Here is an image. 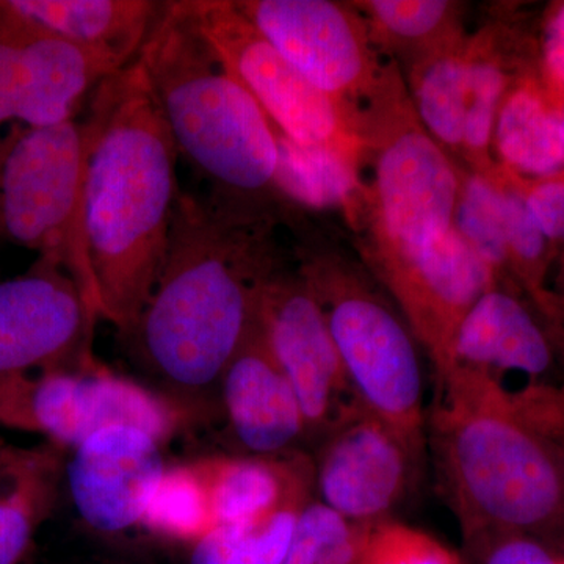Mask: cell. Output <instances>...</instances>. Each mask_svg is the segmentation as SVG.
<instances>
[{"mask_svg": "<svg viewBox=\"0 0 564 564\" xmlns=\"http://www.w3.org/2000/svg\"><path fill=\"white\" fill-rule=\"evenodd\" d=\"M265 210L180 192L150 300L120 334L147 388L191 425L217 422L218 388L276 274Z\"/></svg>", "mask_w": 564, "mask_h": 564, "instance_id": "obj_1", "label": "cell"}, {"mask_svg": "<svg viewBox=\"0 0 564 564\" xmlns=\"http://www.w3.org/2000/svg\"><path fill=\"white\" fill-rule=\"evenodd\" d=\"M85 228L99 313L124 334L161 273L182 188L172 133L139 61L90 95Z\"/></svg>", "mask_w": 564, "mask_h": 564, "instance_id": "obj_2", "label": "cell"}, {"mask_svg": "<svg viewBox=\"0 0 564 564\" xmlns=\"http://www.w3.org/2000/svg\"><path fill=\"white\" fill-rule=\"evenodd\" d=\"M426 444L467 545L564 533V452L488 386L458 369L436 380Z\"/></svg>", "mask_w": 564, "mask_h": 564, "instance_id": "obj_3", "label": "cell"}, {"mask_svg": "<svg viewBox=\"0 0 564 564\" xmlns=\"http://www.w3.org/2000/svg\"><path fill=\"white\" fill-rule=\"evenodd\" d=\"M137 61L180 158L209 184L210 198L265 210L269 193L281 192L278 133L177 0L163 2Z\"/></svg>", "mask_w": 564, "mask_h": 564, "instance_id": "obj_4", "label": "cell"}, {"mask_svg": "<svg viewBox=\"0 0 564 564\" xmlns=\"http://www.w3.org/2000/svg\"><path fill=\"white\" fill-rule=\"evenodd\" d=\"M84 121L22 128L0 143V220L11 242L68 273L99 314L85 228Z\"/></svg>", "mask_w": 564, "mask_h": 564, "instance_id": "obj_5", "label": "cell"}, {"mask_svg": "<svg viewBox=\"0 0 564 564\" xmlns=\"http://www.w3.org/2000/svg\"><path fill=\"white\" fill-rule=\"evenodd\" d=\"M300 276L321 304L359 402L421 463L429 411L413 334L373 293L317 259L304 263Z\"/></svg>", "mask_w": 564, "mask_h": 564, "instance_id": "obj_6", "label": "cell"}, {"mask_svg": "<svg viewBox=\"0 0 564 564\" xmlns=\"http://www.w3.org/2000/svg\"><path fill=\"white\" fill-rule=\"evenodd\" d=\"M0 425L41 434L69 452L106 426H139L166 445L191 423L147 386L102 369L0 377Z\"/></svg>", "mask_w": 564, "mask_h": 564, "instance_id": "obj_7", "label": "cell"}, {"mask_svg": "<svg viewBox=\"0 0 564 564\" xmlns=\"http://www.w3.org/2000/svg\"><path fill=\"white\" fill-rule=\"evenodd\" d=\"M193 28L226 69L278 126L302 147L350 155V133L339 99L315 87L245 20L232 0H177Z\"/></svg>", "mask_w": 564, "mask_h": 564, "instance_id": "obj_8", "label": "cell"}, {"mask_svg": "<svg viewBox=\"0 0 564 564\" xmlns=\"http://www.w3.org/2000/svg\"><path fill=\"white\" fill-rule=\"evenodd\" d=\"M99 318L68 273L40 258L0 282V377L106 369L93 352Z\"/></svg>", "mask_w": 564, "mask_h": 564, "instance_id": "obj_9", "label": "cell"}, {"mask_svg": "<svg viewBox=\"0 0 564 564\" xmlns=\"http://www.w3.org/2000/svg\"><path fill=\"white\" fill-rule=\"evenodd\" d=\"M259 322L302 406L307 445H318L362 408L321 304L302 276L276 273L263 292Z\"/></svg>", "mask_w": 564, "mask_h": 564, "instance_id": "obj_10", "label": "cell"}, {"mask_svg": "<svg viewBox=\"0 0 564 564\" xmlns=\"http://www.w3.org/2000/svg\"><path fill=\"white\" fill-rule=\"evenodd\" d=\"M122 68L33 28L0 0V129L14 121L47 128L74 120L84 99Z\"/></svg>", "mask_w": 564, "mask_h": 564, "instance_id": "obj_11", "label": "cell"}, {"mask_svg": "<svg viewBox=\"0 0 564 564\" xmlns=\"http://www.w3.org/2000/svg\"><path fill=\"white\" fill-rule=\"evenodd\" d=\"M65 454L63 485L82 524L102 538L141 530L170 466L165 444L139 426L111 425Z\"/></svg>", "mask_w": 564, "mask_h": 564, "instance_id": "obj_12", "label": "cell"}, {"mask_svg": "<svg viewBox=\"0 0 564 564\" xmlns=\"http://www.w3.org/2000/svg\"><path fill=\"white\" fill-rule=\"evenodd\" d=\"M413 455L380 419L359 408L318 444V500L362 524L384 521L410 488Z\"/></svg>", "mask_w": 564, "mask_h": 564, "instance_id": "obj_13", "label": "cell"}, {"mask_svg": "<svg viewBox=\"0 0 564 564\" xmlns=\"http://www.w3.org/2000/svg\"><path fill=\"white\" fill-rule=\"evenodd\" d=\"M237 11L293 68L340 99L369 70V54L350 14L328 0H232Z\"/></svg>", "mask_w": 564, "mask_h": 564, "instance_id": "obj_14", "label": "cell"}, {"mask_svg": "<svg viewBox=\"0 0 564 564\" xmlns=\"http://www.w3.org/2000/svg\"><path fill=\"white\" fill-rule=\"evenodd\" d=\"M217 422L225 425L231 455L281 456L307 445L302 406L270 350L261 322L223 373Z\"/></svg>", "mask_w": 564, "mask_h": 564, "instance_id": "obj_15", "label": "cell"}, {"mask_svg": "<svg viewBox=\"0 0 564 564\" xmlns=\"http://www.w3.org/2000/svg\"><path fill=\"white\" fill-rule=\"evenodd\" d=\"M377 191L381 220L399 258L393 265L454 228L458 180L426 133H400L384 148L378 159Z\"/></svg>", "mask_w": 564, "mask_h": 564, "instance_id": "obj_16", "label": "cell"}, {"mask_svg": "<svg viewBox=\"0 0 564 564\" xmlns=\"http://www.w3.org/2000/svg\"><path fill=\"white\" fill-rule=\"evenodd\" d=\"M551 366L543 332L518 300L496 289L474 303L456 329L451 370L469 373L494 392L513 375L540 380Z\"/></svg>", "mask_w": 564, "mask_h": 564, "instance_id": "obj_17", "label": "cell"}, {"mask_svg": "<svg viewBox=\"0 0 564 564\" xmlns=\"http://www.w3.org/2000/svg\"><path fill=\"white\" fill-rule=\"evenodd\" d=\"M214 527L242 524L272 513L292 497L314 491V462L304 452L281 456L198 458Z\"/></svg>", "mask_w": 564, "mask_h": 564, "instance_id": "obj_18", "label": "cell"}, {"mask_svg": "<svg viewBox=\"0 0 564 564\" xmlns=\"http://www.w3.org/2000/svg\"><path fill=\"white\" fill-rule=\"evenodd\" d=\"M21 20L128 66L163 9L154 0H6Z\"/></svg>", "mask_w": 564, "mask_h": 564, "instance_id": "obj_19", "label": "cell"}, {"mask_svg": "<svg viewBox=\"0 0 564 564\" xmlns=\"http://www.w3.org/2000/svg\"><path fill=\"white\" fill-rule=\"evenodd\" d=\"M65 452L9 445L0 454V564H20L63 486Z\"/></svg>", "mask_w": 564, "mask_h": 564, "instance_id": "obj_20", "label": "cell"}, {"mask_svg": "<svg viewBox=\"0 0 564 564\" xmlns=\"http://www.w3.org/2000/svg\"><path fill=\"white\" fill-rule=\"evenodd\" d=\"M313 492L242 524L218 525L188 544L187 564H284L296 518Z\"/></svg>", "mask_w": 564, "mask_h": 564, "instance_id": "obj_21", "label": "cell"}, {"mask_svg": "<svg viewBox=\"0 0 564 564\" xmlns=\"http://www.w3.org/2000/svg\"><path fill=\"white\" fill-rule=\"evenodd\" d=\"M496 139L505 161L521 172L554 176L564 169L562 121L549 113L532 93H514L505 102Z\"/></svg>", "mask_w": 564, "mask_h": 564, "instance_id": "obj_22", "label": "cell"}, {"mask_svg": "<svg viewBox=\"0 0 564 564\" xmlns=\"http://www.w3.org/2000/svg\"><path fill=\"white\" fill-rule=\"evenodd\" d=\"M278 187L311 207H332L350 198L355 187L350 155L326 148L302 147L278 133Z\"/></svg>", "mask_w": 564, "mask_h": 564, "instance_id": "obj_23", "label": "cell"}, {"mask_svg": "<svg viewBox=\"0 0 564 564\" xmlns=\"http://www.w3.org/2000/svg\"><path fill=\"white\" fill-rule=\"evenodd\" d=\"M214 529L209 499L195 464H170L144 514V530L170 543L192 544Z\"/></svg>", "mask_w": 564, "mask_h": 564, "instance_id": "obj_24", "label": "cell"}, {"mask_svg": "<svg viewBox=\"0 0 564 564\" xmlns=\"http://www.w3.org/2000/svg\"><path fill=\"white\" fill-rule=\"evenodd\" d=\"M372 525L351 521L322 500H307L284 564H356Z\"/></svg>", "mask_w": 564, "mask_h": 564, "instance_id": "obj_25", "label": "cell"}, {"mask_svg": "<svg viewBox=\"0 0 564 564\" xmlns=\"http://www.w3.org/2000/svg\"><path fill=\"white\" fill-rule=\"evenodd\" d=\"M469 96V63L451 54L436 58L417 85V107L429 131L447 147L463 144Z\"/></svg>", "mask_w": 564, "mask_h": 564, "instance_id": "obj_26", "label": "cell"}, {"mask_svg": "<svg viewBox=\"0 0 564 564\" xmlns=\"http://www.w3.org/2000/svg\"><path fill=\"white\" fill-rule=\"evenodd\" d=\"M455 229L484 261L494 267L503 261L505 239L502 193L480 176L470 177L458 196Z\"/></svg>", "mask_w": 564, "mask_h": 564, "instance_id": "obj_27", "label": "cell"}, {"mask_svg": "<svg viewBox=\"0 0 564 564\" xmlns=\"http://www.w3.org/2000/svg\"><path fill=\"white\" fill-rule=\"evenodd\" d=\"M356 564H464L456 552L432 534L384 521L372 525Z\"/></svg>", "mask_w": 564, "mask_h": 564, "instance_id": "obj_28", "label": "cell"}, {"mask_svg": "<svg viewBox=\"0 0 564 564\" xmlns=\"http://www.w3.org/2000/svg\"><path fill=\"white\" fill-rule=\"evenodd\" d=\"M503 84L502 73L492 63H469V96L464 118L463 143L475 155L485 151L491 140Z\"/></svg>", "mask_w": 564, "mask_h": 564, "instance_id": "obj_29", "label": "cell"}, {"mask_svg": "<svg viewBox=\"0 0 564 564\" xmlns=\"http://www.w3.org/2000/svg\"><path fill=\"white\" fill-rule=\"evenodd\" d=\"M375 20L400 39H422L436 31L451 9L437 0H377L370 2Z\"/></svg>", "mask_w": 564, "mask_h": 564, "instance_id": "obj_30", "label": "cell"}, {"mask_svg": "<svg viewBox=\"0 0 564 564\" xmlns=\"http://www.w3.org/2000/svg\"><path fill=\"white\" fill-rule=\"evenodd\" d=\"M467 547L478 564H564L541 541L522 534H499Z\"/></svg>", "mask_w": 564, "mask_h": 564, "instance_id": "obj_31", "label": "cell"}, {"mask_svg": "<svg viewBox=\"0 0 564 564\" xmlns=\"http://www.w3.org/2000/svg\"><path fill=\"white\" fill-rule=\"evenodd\" d=\"M505 239L508 248L527 261L543 252L544 234L534 221L527 199L516 193H502Z\"/></svg>", "mask_w": 564, "mask_h": 564, "instance_id": "obj_32", "label": "cell"}, {"mask_svg": "<svg viewBox=\"0 0 564 564\" xmlns=\"http://www.w3.org/2000/svg\"><path fill=\"white\" fill-rule=\"evenodd\" d=\"M544 50L549 69L564 84V7L549 25Z\"/></svg>", "mask_w": 564, "mask_h": 564, "instance_id": "obj_33", "label": "cell"}, {"mask_svg": "<svg viewBox=\"0 0 564 564\" xmlns=\"http://www.w3.org/2000/svg\"><path fill=\"white\" fill-rule=\"evenodd\" d=\"M77 564H141L139 562H133V560L124 558V556L118 555H99V556H88L84 562Z\"/></svg>", "mask_w": 564, "mask_h": 564, "instance_id": "obj_34", "label": "cell"}, {"mask_svg": "<svg viewBox=\"0 0 564 564\" xmlns=\"http://www.w3.org/2000/svg\"><path fill=\"white\" fill-rule=\"evenodd\" d=\"M7 447H9V444H7L6 441H3L2 437H0V454H2V452L6 451Z\"/></svg>", "mask_w": 564, "mask_h": 564, "instance_id": "obj_35", "label": "cell"}, {"mask_svg": "<svg viewBox=\"0 0 564 564\" xmlns=\"http://www.w3.org/2000/svg\"><path fill=\"white\" fill-rule=\"evenodd\" d=\"M3 236V228H2V220H0V239H2Z\"/></svg>", "mask_w": 564, "mask_h": 564, "instance_id": "obj_36", "label": "cell"}, {"mask_svg": "<svg viewBox=\"0 0 564 564\" xmlns=\"http://www.w3.org/2000/svg\"><path fill=\"white\" fill-rule=\"evenodd\" d=\"M560 121H562V128H563V133H564V109H563L562 117H560Z\"/></svg>", "mask_w": 564, "mask_h": 564, "instance_id": "obj_37", "label": "cell"}]
</instances>
